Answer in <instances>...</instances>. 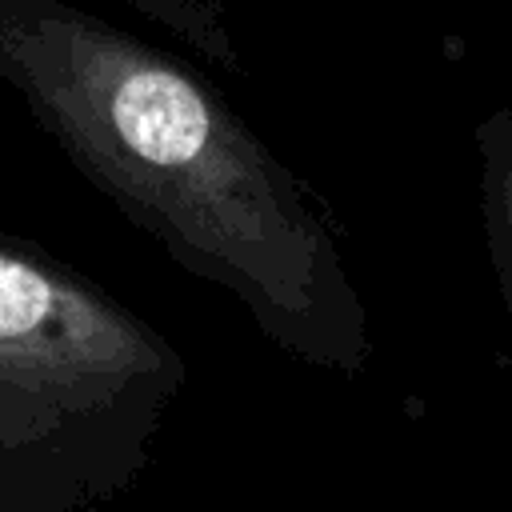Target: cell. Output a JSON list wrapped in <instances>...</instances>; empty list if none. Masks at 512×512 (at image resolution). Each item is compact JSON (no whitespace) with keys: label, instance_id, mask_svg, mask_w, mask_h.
<instances>
[{"label":"cell","instance_id":"6da1fadb","mask_svg":"<svg viewBox=\"0 0 512 512\" xmlns=\"http://www.w3.org/2000/svg\"><path fill=\"white\" fill-rule=\"evenodd\" d=\"M0 80L60 156L268 344L360 376L368 304L312 188L180 56L68 0H0Z\"/></svg>","mask_w":512,"mask_h":512},{"label":"cell","instance_id":"7a4b0ae2","mask_svg":"<svg viewBox=\"0 0 512 512\" xmlns=\"http://www.w3.org/2000/svg\"><path fill=\"white\" fill-rule=\"evenodd\" d=\"M184 384L148 316L0 232V512H92L136 488Z\"/></svg>","mask_w":512,"mask_h":512},{"label":"cell","instance_id":"3957f363","mask_svg":"<svg viewBox=\"0 0 512 512\" xmlns=\"http://www.w3.org/2000/svg\"><path fill=\"white\" fill-rule=\"evenodd\" d=\"M476 164H480V232L488 268L496 280L500 308L512 332V104L488 112L476 132Z\"/></svg>","mask_w":512,"mask_h":512},{"label":"cell","instance_id":"277c9868","mask_svg":"<svg viewBox=\"0 0 512 512\" xmlns=\"http://www.w3.org/2000/svg\"><path fill=\"white\" fill-rule=\"evenodd\" d=\"M124 4L144 12L152 24L180 32L196 52L220 60L224 68H236L240 56H236V44H232L220 4H208V0H124Z\"/></svg>","mask_w":512,"mask_h":512}]
</instances>
